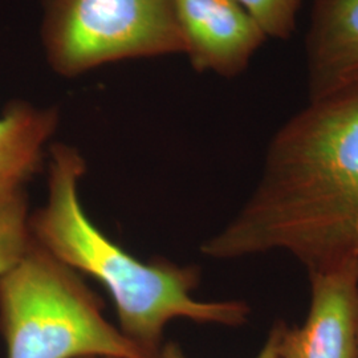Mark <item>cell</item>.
Returning <instances> with one entry per match:
<instances>
[{
	"label": "cell",
	"mask_w": 358,
	"mask_h": 358,
	"mask_svg": "<svg viewBox=\"0 0 358 358\" xmlns=\"http://www.w3.org/2000/svg\"><path fill=\"white\" fill-rule=\"evenodd\" d=\"M87 170L80 152L64 143L51 148L48 198L29 217L32 239L78 273L101 282L115 301L120 331L152 358L162 348L165 327L176 319L241 327L251 308L241 300L201 301L196 266L155 259L143 263L112 242L85 214L78 186Z\"/></svg>",
	"instance_id": "7a4b0ae2"
},
{
	"label": "cell",
	"mask_w": 358,
	"mask_h": 358,
	"mask_svg": "<svg viewBox=\"0 0 358 358\" xmlns=\"http://www.w3.org/2000/svg\"><path fill=\"white\" fill-rule=\"evenodd\" d=\"M307 63L309 100L358 84V0H316Z\"/></svg>",
	"instance_id": "52a82bcc"
},
{
	"label": "cell",
	"mask_w": 358,
	"mask_h": 358,
	"mask_svg": "<svg viewBox=\"0 0 358 358\" xmlns=\"http://www.w3.org/2000/svg\"><path fill=\"white\" fill-rule=\"evenodd\" d=\"M285 327V322L282 320L276 321L269 329L268 336L264 341V345L259 350L255 358H280V343L282 334ZM157 358H186L180 346L176 343H167L162 346Z\"/></svg>",
	"instance_id": "8fae6325"
},
{
	"label": "cell",
	"mask_w": 358,
	"mask_h": 358,
	"mask_svg": "<svg viewBox=\"0 0 358 358\" xmlns=\"http://www.w3.org/2000/svg\"><path fill=\"white\" fill-rule=\"evenodd\" d=\"M24 190L0 198V275L16 266L32 245Z\"/></svg>",
	"instance_id": "9c48e42d"
},
{
	"label": "cell",
	"mask_w": 358,
	"mask_h": 358,
	"mask_svg": "<svg viewBox=\"0 0 358 358\" xmlns=\"http://www.w3.org/2000/svg\"><path fill=\"white\" fill-rule=\"evenodd\" d=\"M48 63L73 77L125 59L185 53L173 0H43Z\"/></svg>",
	"instance_id": "277c9868"
},
{
	"label": "cell",
	"mask_w": 358,
	"mask_h": 358,
	"mask_svg": "<svg viewBox=\"0 0 358 358\" xmlns=\"http://www.w3.org/2000/svg\"><path fill=\"white\" fill-rule=\"evenodd\" d=\"M308 273L307 319L285 324L280 358H358V259Z\"/></svg>",
	"instance_id": "5b68a950"
},
{
	"label": "cell",
	"mask_w": 358,
	"mask_h": 358,
	"mask_svg": "<svg viewBox=\"0 0 358 358\" xmlns=\"http://www.w3.org/2000/svg\"><path fill=\"white\" fill-rule=\"evenodd\" d=\"M201 251L285 252L308 272L358 259V84L309 100L278 130L255 192Z\"/></svg>",
	"instance_id": "6da1fadb"
},
{
	"label": "cell",
	"mask_w": 358,
	"mask_h": 358,
	"mask_svg": "<svg viewBox=\"0 0 358 358\" xmlns=\"http://www.w3.org/2000/svg\"><path fill=\"white\" fill-rule=\"evenodd\" d=\"M185 53L198 72H243L266 35L236 0H173Z\"/></svg>",
	"instance_id": "8992f818"
},
{
	"label": "cell",
	"mask_w": 358,
	"mask_h": 358,
	"mask_svg": "<svg viewBox=\"0 0 358 358\" xmlns=\"http://www.w3.org/2000/svg\"><path fill=\"white\" fill-rule=\"evenodd\" d=\"M59 124L56 108L13 101L0 115V198L24 190L43 165L44 149Z\"/></svg>",
	"instance_id": "ba28073f"
},
{
	"label": "cell",
	"mask_w": 358,
	"mask_h": 358,
	"mask_svg": "<svg viewBox=\"0 0 358 358\" xmlns=\"http://www.w3.org/2000/svg\"><path fill=\"white\" fill-rule=\"evenodd\" d=\"M7 358H152L103 316L80 273L35 241L0 275Z\"/></svg>",
	"instance_id": "3957f363"
},
{
	"label": "cell",
	"mask_w": 358,
	"mask_h": 358,
	"mask_svg": "<svg viewBox=\"0 0 358 358\" xmlns=\"http://www.w3.org/2000/svg\"><path fill=\"white\" fill-rule=\"evenodd\" d=\"M263 34L287 38L294 31L296 16L303 0H236Z\"/></svg>",
	"instance_id": "30bf717a"
}]
</instances>
